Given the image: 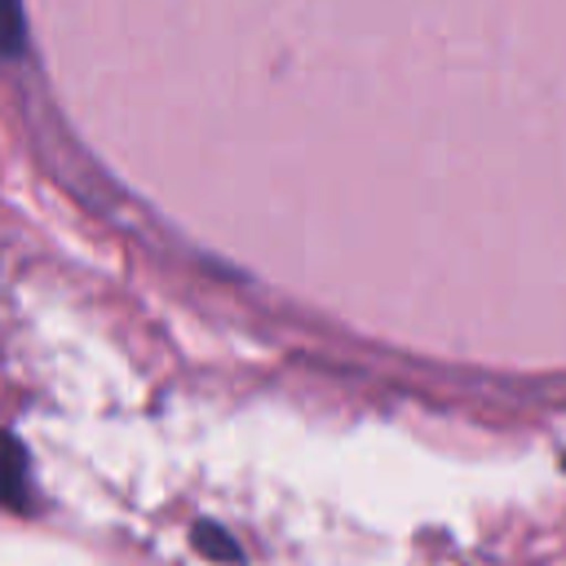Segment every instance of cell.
<instances>
[{
	"instance_id": "6da1fadb",
	"label": "cell",
	"mask_w": 566,
	"mask_h": 566,
	"mask_svg": "<svg viewBox=\"0 0 566 566\" xmlns=\"http://www.w3.org/2000/svg\"><path fill=\"white\" fill-rule=\"evenodd\" d=\"M0 504L13 513L31 509V460L13 433H0Z\"/></svg>"
},
{
	"instance_id": "7a4b0ae2",
	"label": "cell",
	"mask_w": 566,
	"mask_h": 566,
	"mask_svg": "<svg viewBox=\"0 0 566 566\" xmlns=\"http://www.w3.org/2000/svg\"><path fill=\"white\" fill-rule=\"evenodd\" d=\"M190 544H195V553H199V557H208V562H226V566L243 562L239 539H234V535H226L217 522H195V526H190Z\"/></svg>"
},
{
	"instance_id": "3957f363",
	"label": "cell",
	"mask_w": 566,
	"mask_h": 566,
	"mask_svg": "<svg viewBox=\"0 0 566 566\" xmlns=\"http://www.w3.org/2000/svg\"><path fill=\"white\" fill-rule=\"evenodd\" d=\"M27 44V18H22V0H0V57L22 53Z\"/></svg>"
}]
</instances>
